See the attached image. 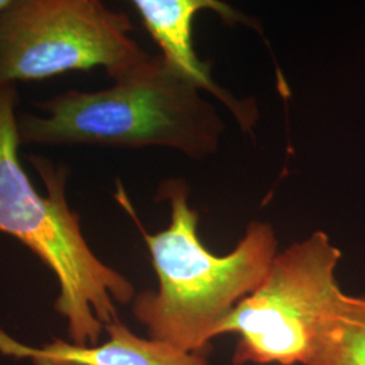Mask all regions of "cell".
I'll list each match as a JSON object with an SVG mask.
<instances>
[{
    "instance_id": "1",
    "label": "cell",
    "mask_w": 365,
    "mask_h": 365,
    "mask_svg": "<svg viewBox=\"0 0 365 365\" xmlns=\"http://www.w3.org/2000/svg\"><path fill=\"white\" fill-rule=\"evenodd\" d=\"M188 197L190 188L182 179L161 182L157 200L168 202L170 226L148 233L118 187L117 199L144 235L158 279L157 291L134 298L133 313L150 339L185 352L206 353L222 322L264 280L277 255V238L272 225L252 221L230 253L214 255L199 238V212Z\"/></svg>"
},
{
    "instance_id": "7",
    "label": "cell",
    "mask_w": 365,
    "mask_h": 365,
    "mask_svg": "<svg viewBox=\"0 0 365 365\" xmlns=\"http://www.w3.org/2000/svg\"><path fill=\"white\" fill-rule=\"evenodd\" d=\"M108 339L95 346H80L54 339L31 348L0 330V352L30 359L34 365H207L206 353L182 351L168 342L141 339L119 319L105 327Z\"/></svg>"
},
{
    "instance_id": "8",
    "label": "cell",
    "mask_w": 365,
    "mask_h": 365,
    "mask_svg": "<svg viewBox=\"0 0 365 365\" xmlns=\"http://www.w3.org/2000/svg\"><path fill=\"white\" fill-rule=\"evenodd\" d=\"M306 365H365V298L339 294L319 325Z\"/></svg>"
},
{
    "instance_id": "6",
    "label": "cell",
    "mask_w": 365,
    "mask_h": 365,
    "mask_svg": "<svg viewBox=\"0 0 365 365\" xmlns=\"http://www.w3.org/2000/svg\"><path fill=\"white\" fill-rule=\"evenodd\" d=\"M134 9L143 19L145 29L161 49V57L182 78L190 80L200 91L210 92L226 106L241 129L253 133L257 125L259 110L250 99H237L223 90L211 76L209 63L196 56L192 43V25L200 11L220 14L227 24H247L248 16L220 0H134Z\"/></svg>"
},
{
    "instance_id": "9",
    "label": "cell",
    "mask_w": 365,
    "mask_h": 365,
    "mask_svg": "<svg viewBox=\"0 0 365 365\" xmlns=\"http://www.w3.org/2000/svg\"><path fill=\"white\" fill-rule=\"evenodd\" d=\"M10 3H11V0H0V14L10 6Z\"/></svg>"
},
{
    "instance_id": "5",
    "label": "cell",
    "mask_w": 365,
    "mask_h": 365,
    "mask_svg": "<svg viewBox=\"0 0 365 365\" xmlns=\"http://www.w3.org/2000/svg\"><path fill=\"white\" fill-rule=\"evenodd\" d=\"M125 13L99 0H11L0 14V84L102 66L111 80L150 56Z\"/></svg>"
},
{
    "instance_id": "4",
    "label": "cell",
    "mask_w": 365,
    "mask_h": 365,
    "mask_svg": "<svg viewBox=\"0 0 365 365\" xmlns=\"http://www.w3.org/2000/svg\"><path fill=\"white\" fill-rule=\"evenodd\" d=\"M341 250L318 230L277 253L264 280L215 337L237 334L233 364L306 365L322 319L342 289Z\"/></svg>"
},
{
    "instance_id": "3",
    "label": "cell",
    "mask_w": 365,
    "mask_h": 365,
    "mask_svg": "<svg viewBox=\"0 0 365 365\" xmlns=\"http://www.w3.org/2000/svg\"><path fill=\"white\" fill-rule=\"evenodd\" d=\"M16 118L21 145L161 146L191 158L214 155L225 123L215 107L161 56L98 91L61 92Z\"/></svg>"
},
{
    "instance_id": "2",
    "label": "cell",
    "mask_w": 365,
    "mask_h": 365,
    "mask_svg": "<svg viewBox=\"0 0 365 365\" xmlns=\"http://www.w3.org/2000/svg\"><path fill=\"white\" fill-rule=\"evenodd\" d=\"M16 86L0 84V233L13 235L56 274V310L80 346L98 345L105 327L119 319L117 304L135 298L130 282L88 247L78 214L66 200L69 170L43 156H29L46 188L42 195L19 160Z\"/></svg>"
}]
</instances>
